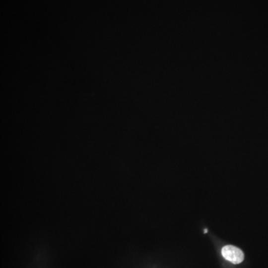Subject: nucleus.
<instances>
[{"label": "nucleus", "instance_id": "obj_1", "mask_svg": "<svg viewBox=\"0 0 268 268\" xmlns=\"http://www.w3.org/2000/svg\"><path fill=\"white\" fill-rule=\"evenodd\" d=\"M222 256L226 260L238 265L241 263L244 259V254L241 249L232 245L224 246L222 249Z\"/></svg>", "mask_w": 268, "mask_h": 268}, {"label": "nucleus", "instance_id": "obj_2", "mask_svg": "<svg viewBox=\"0 0 268 268\" xmlns=\"http://www.w3.org/2000/svg\"><path fill=\"white\" fill-rule=\"evenodd\" d=\"M207 232H208V230H207V229H204V233H207Z\"/></svg>", "mask_w": 268, "mask_h": 268}]
</instances>
